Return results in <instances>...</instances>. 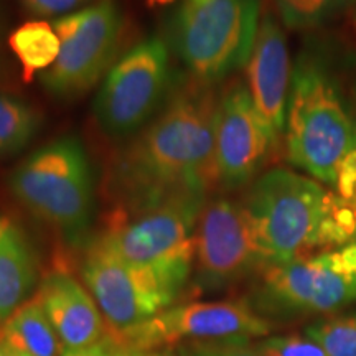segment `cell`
<instances>
[{
	"label": "cell",
	"instance_id": "6da1fadb",
	"mask_svg": "<svg viewBox=\"0 0 356 356\" xmlns=\"http://www.w3.org/2000/svg\"><path fill=\"white\" fill-rule=\"evenodd\" d=\"M213 86L175 84L147 126L114 155L106 188L113 210H137L181 195L208 197L218 185Z\"/></svg>",
	"mask_w": 356,
	"mask_h": 356
},
{
	"label": "cell",
	"instance_id": "7a4b0ae2",
	"mask_svg": "<svg viewBox=\"0 0 356 356\" xmlns=\"http://www.w3.org/2000/svg\"><path fill=\"white\" fill-rule=\"evenodd\" d=\"M284 134L287 162L335 186L338 165L356 142L340 73L315 48L293 65Z\"/></svg>",
	"mask_w": 356,
	"mask_h": 356
},
{
	"label": "cell",
	"instance_id": "3957f363",
	"mask_svg": "<svg viewBox=\"0 0 356 356\" xmlns=\"http://www.w3.org/2000/svg\"><path fill=\"white\" fill-rule=\"evenodd\" d=\"M13 198L73 248L86 246L95 218V180L76 136L56 137L25 157L8 177Z\"/></svg>",
	"mask_w": 356,
	"mask_h": 356
},
{
	"label": "cell",
	"instance_id": "277c9868",
	"mask_svg": "<svg viewBox=\"0 0 356 356\" xmlns=\"http://www.w3.org/2000/svg\"><path fill=\"white\" fill-rule=\"evenodd\" d=\"M207 202L203 195H181L137 210H113L97 238L180 296L193 273L195 231Z\"/></svg>",
	"mask_w": 356,
	"mask_h": 356
},
{
	"label": "cell",
	"instance_id": "5b68a950",
	"mask_svg": "<svg viewBox=\"0 0 356 356\" xmlns=\"http://www.w3.org/2000/svg\"><path fill=\"white\" fill-rule=\"evenodd\" d=\"M262 0L185 2L168 20L173 48L193 81L215 86L248 65L261 24Z\"/></svg>",
	"mask_w": 356,
	"mask_h": 356
},
{
	"label": "cell",
	"instance_id": "8992f818",
	"mask_svg": "<svg viewBox=\"0 0 356 356\" xmlns=\"http://www.w3.org/2000/svg\"><path fill=\"white\" fill-rule=\"evenodd\" d=\"M327 191L309 177L273 168L249 185L241 202L266 264L320 252V226Z\"/></svg>",
	"mask_w": 356,
	"mask_h": 356
},
{
	"label": "cell",
	"instance_id": "52a82bcc",
	"mask_svg": "<svg viewBox=\"0 0 356 356\" xmlns=\"http://www.w3.org/2000/svg\"><path fill=\"white\" fill-rule=\"evenodd\" d=\"M252 304L257 314H335L356 300V243L257 270Z\"/></svg>",
	"mask_w": 356,
	"mask_h": 356
},
{
	"label": "cell",
	"instance_id": "ba28073f",
	"mask_svg": "<svg viewBox=\"0 0 356 356\" xmlns=\"http://www.w3.org/2000/svg\"><path fill=\"white\" fill-rule=\"evenodd\" d=\"M173 86L168 43L142 40L102 79L92 104L97 126L111 137L136 136L162 109Z\"/></svg>",
	"mask_w": 356,
	"mask_h": 356
},
{
	"label": "cell",
	"instance_id": "9c48e42d",
	"mask_svg": "<svg viewBox=\"0 0 356 356\" xmlns=\"http://www.w3.org/2000/svg\"><path fill=\"white\" fill-rule=\"evenodd\" d=\"M60 38V55L40 73V83L56 97L83 96L113 68L124 37V13L115 0L92 6L53 22Z\"/></svg>",
	"mask_w": 356,
	"mask_h": 356
},
{
	"label": "cell",
	"instance_id": "30bf717a",
	"mask_svg": "<svg viewBox=\"0 0 356 356\" xmlns=\"http://www.w3.org/2000/svg\"><path fill=\"white\" fill-rule=\"evenodd\" d=\"M273 323L249 302H190L172 305L122 335H108L114 343L132 351H159L165 346L195 341L248 343L264 338Z\"/></svg>",
	"mask_w": 356,
	"mask_h": 356
},
{
	"label": "cell",
	"instance_id": "8fae6325",
	"mask_svg": "<svg viewBox=\"0 0 356 356\" xmlns=\"http://www.w3.org/2000/svg\"><path fill=\"white\" fill-rule=\"evenodd\" d=\"M81 277L109 335H122L173 305L177 293L154 274L124 262L97 236L84 246Z\"/></svg>",
	"mask_w": 356,
	"mask_h": 356
},
{
	"label": "cell",
	"instance_id": "7c38bea8",
	"mask_svg": "<svg viewBox=\"0 0 356 356\" xmlns=\"http://www.w3.org/2000/svg\"><path fill=\"white\" fill-rule=\"evenodd\" d=\"M264 266L254 229L241 200H208L195 231V282L216 292Z\"/></svg>",
	"mask_w": 356,
	"mask_h": 356
},
{
	"label": "cell",
	"instance_id": "4fadbf2b",
	"mask_svg": "<svg viewBox=\"0 0 356 356\" xmlns=\"http://www.w3.org/2000/svg\"><path fill=\"white\" fill-rule=\"evenodd\" d=\"M215 145L218 185L228 191L251 185L279 149L241 79L218 96Z\"/></svg>",
	"mask_w": 356,
	"mask_h": 356
},
{
	"label": "cell",
	"instance_id": "5bb4252c",
	"mask_svg": "<svg viewBox=\"0 0 356 356\" xmlns=\"http://www.w3.org/2000/svg\"><path fill=\"white\" fill-rule=\"evenodd\" d=\"M246 74L252 101L280 144L286 132L292 71L286 35L280 22L269 10L261 17L254 48L246 65Z\"/></svg>",
	"mask_w": 356,
	"mask_h": 356
},
{
	"label": "cell",
	"instance_id": "9a60e30c",
	"mask_svg": "<svg viewBox=\"0 0 356 356\" xmlns=\"http://www.w3.org/2000/svg\"><path fill=\"white\" fill-rule=\"evenodd\" d=\"M35 297L55 328L63 353L89 348L108 335V325L92 296L66 270L43 275Z\"/></svg>",
	"mask_w": 356,
	"mask_h": 356
},
{
	"label": "cell",
	"instance_id": "2e32d148",
	"mask_svg": "<svg viewBox=\"0 0 356 356\" xmlns=\"http://www.w3.org/2000/svg\"><path fill=\"white\" fill-rule=\"evenodd\" d=\"M37 280L32 243L10 216L0 213V325L30 299Z\"/></svg>",
	"mask_w": 356,
	"mask_h": 356
},
{
	"label": "cell",
	"instance_id": "e0dca14e",
	"mask_svg": "<svg viewBox=\"0 0 356 356\" xmlns=\"http://www.w3.org/2000/svg\"><path fill=\"white\" fill-rule=\"evenodd\" d=\"M0 338L24 356H61L63 346L37 297H30L0 325Z\"/></svg>",
	"mask_w": 356,
	"mask_h": 356
},
{
	"label": "cell",
	"instance_id": "ac0fdd59",
	"mask_svg": "<svg viewBox=\"0 0 356 356\" xmlns=\"http://www.w3.org/2000/svg\"><path fill=\"white\" fill-rule=\"evenodd\" d=\"M8 47L22 65V76L30 81L35 73H43L60 55V38L47 20H32L8 35Z\"/></svg>",
	"mask_w": 356,
	"mask_h": 356
},
{
	"label": "cell",
	"instance_id": "d6986e66",
	"mask_svg": "<svg viewBox=\"0 0 356 356\" xmlns=\"http://www.w3.org/2000/svg\"><path fill=\"white\" fill-rule=\"evenodd\" d=\"M42 115L29 102L0 91V157L12 155L33 139Z\"/></svg>",
	"mask_w": 356,
	"mask_h": 356
},
{
	"label": "cell",
	"instance_id": "ffe728a7",
	"mask_svg": "<svg viewBox=\"0 0 356 356\" xmlns=\"http://www.w3.org/2000/svg\"><path fill=\"white\" fill-rule=\"evenodd\" d=\"M284 26L315 30L356 8V0H274Z\"/></svg>",
	"mask_w": 356,
	"mask_h": 356
},
{
	"label": "cell",
	"instance_id": "44dd1931",
	"mask_svg": "<svg viewBox=\"0 0 356 356\" xmlns=\"http://www.w3.org/2000/svg\"><path fill=\"white\" fill-rule=\"evenodd\" d=\"M305 335L328 356H356V314L318 320L305 328Z\"/></svg>",
	"mask_w": 356,
	"mask_h": 356
},
{
	"label": "cell",
	"instance_id": "7402d4cb",
	"mask_svg": "<svg viewBox=\"0 0 356 356\" xmlns=\"http://www.w3.org/2000/svg\"><path fill=\"white\" fill-rule=\"evenodd\" d=\"M252 346L261 356H328L317 341L307 335L264 337Z\"/></svg>",
	"mask_w": 356,
	"mask_h": 356
},
{
	"label": "cell",
	"instance_id": "603a6c76",
	"mask_svg": "<svg viewBox=\"0 0 356 356\" xmlns=\"http://www.w3.org/2000/svg\"><path fill=\"white\" fill-rule=\"evenodd\" d=\"M178 356H261L254 346L234 341H195L178 346Z\"/></svg>",
	"mask_w": 356,
	"mask_h": 356
},
{
	"label": "cell",
	"instance_id": "cb8c5ba5",
	"mask_svg": "<svg viewBox=\"0 0 356 356\" xmlns=\"http://www.w3.org/2000/svg\"><path fill=\"white\" fill-rule=\"evenodd\" d=\"M20 2L30 15L48 19V17L56 15H70L89 0H20Z\"/></svg>",
	"mask_w": 356,
	"mask_h": 356
},
{
	"label": "cell",
	"instance_id": "d4e9b609",
	"mask_svg": "<svg viewBox=\"0 0 356 356\" xmlns=\"http://www.w3.org/2000/svg\"><path fill=\"white\" fill-rule=\"evenodd\" d=\"M337 193L341 198L351 200L356 195V147L341 159L337 172Z\"/></svg>",
	"mask_w": 356,
	"mask_h": 356
},
{
	"label": "cell",
	"instance_id": "484cf974",
	"mask_svg": "<svg viewBox=\"0 0 356 356\" xmlns=\"http://www.w3.org/2000/svg\"><path fill=\"white\" fill-rule=\"evenodd\" d=\"M114 341L109 335H106L99 343L89 346V348L73 351V353H63L61 356H113Z\"/></svg>",
	"mask_w": 356,
	"mask_h": 356
},
{
	"label": "cell",
	"instance_id": "4316f807",
	"mask_svg": "<svg viewBox=\"0 0 356 356\" xmlns=\"http://www.w3.org/2000/svg\"><path fill=\"white\" fill-rule=\"evenodd\" d=\"M345 99H346V109H348L351 126H353L355 142H356V79H350L345 84Z\"/></svg>",
	"mask_w": 356,
	"mask_h": 356
},
{
	"label": "cell",
	"instance_id": "83f0119b",
	"mask_svg": "<svg viewBox=\"0 0 356 356\" xmlns=\"http://www.w3.org/2000/svg\"><path fill=\"white\" fill-rule=\"evenodd\" d=\"M0 356H24V355L19 353L15 348H12L10 345L6 343V341L0 338Z\"/></svg>",
	"mask_w": 356,
	"mask_h": 356
},
{
	"label": "cell",
	"instance_id": "f1b7e54d",
	"mask_svg": "<svg viewBox=\"0 0 356 356\" xmlns=\"http://www.w3.org/2000/svg\"><path fill=\"white\" fill-rule=\"evenodd\" d=\"M129 351H131L132 356H173V355L165 353V351H162V350H159V351H132V350H129Z\"/></svg>",
	"mask_w": 356,
	"mask_h": 356
},
{
	"label": "cell",
	"instance_id": "f546056e",
	"mask_svg": "<svg viewBox=\"0 0 356 356\" xmlns=\"http://www.w3.org/2000/svg\"><path fill=\"white\" fill-rule=\"evenodd\" d=\"M113 341H114V340H113ZM113 356H132V355H131V351H129V350L122 348V346H119V345H115V343H114Z\"/></svg>",
	"mask_w": 356,
	"mask_h": 356
},
{
	"label": "cell",
	"instance_id": "4dcf8cb0",
	"mask_svg": "<svg viewBox=\"0 0 356 356\" xmlns=\"http://www.w3.org/2000/svg\"><path fill=\"white\" fill-rule=\"evenodd\" d=\"M6 78H7V70L6 66H3V61L0 60V81H3Z\"/></svg>",
	"mask_w": 356,
	"mask_h": 356
},
{
	"label": "cell",
	"instance_id": "1f68e13d",
	"mask_svg": "<svg viewBox=\"0 0 356 356\" xmlns=\"http://www.w3.org/2000/svg\"><path fill=\"white\" fill-rule=\"evenodd\" d=\"M186 2H190V3H195V6H202V3H207V2H210V0H186Z\"/></svg>",
	"mask_w": 356,
	"mask_h": 356
},
{
	"label": "cell",
	"instance_id": "d6a6232c",
	"mask_svg": "<svg viewBox=\"0 0 356 356\" xmlns=\"http://www.w3.org/2000/svg\"><path fill=\"white\" fill-rule=\"evenodd\" d=\"M353 241H355V243H356V236H355V239H353Z\"/></svg>",
	"mask_w": 356,
	"mask_h": 356
},
{
	"label": "cell",
	"instance_id": "836d02e7",
	"mask_svg": "<svg viewBox=\"0 0 356 356\" xmlns=\"http://www.w3.org/2000/svg\"><path fill=\"white\" fill-rule=\"evenodd\" d=\"M0 29H2V24H0Z\"/></svg>",
	"mask_w": 356,
	"mask_h": 356
},
{
	"label": "cell",
	"instance_id": "e575fe53",
	"mask_svg": "<svg viewBox=\"0 0 356 356\" xmlns=\"http://www.w3.org/2000/svg\"><path fill=\"white\" fill-rule=\"evenodd\" d=\"M355 20H356V13H355Z\"/></svg>",
	"mask_w": 356,
	"mask_h": 356
}]
</instances>
